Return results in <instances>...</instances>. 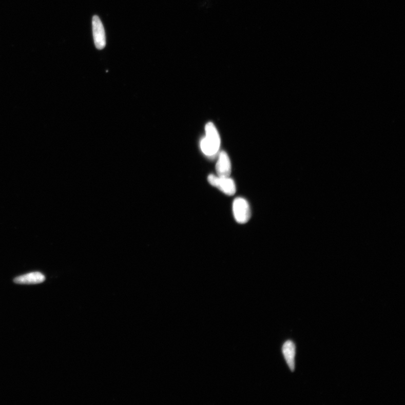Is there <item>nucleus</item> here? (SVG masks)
Returning a JSON list of instances; mask_svg holds the SVG:
<instances>
[{
	"label": "nucleus",
	"instance_id": "1",
	"mask_svg": "<svg viewBox=\"0 0 405 405\" xmlns=\"http://www.w3.org/2000/svg\"><path fill=\"white\" fill-rule=\"evenodd\" d=\"M205 131V137L201 142V149L204 155L212 157L219 150L221 143L220 134L213 122L207 123Z\"/></svg>",
	"mask_w": 405,
	"mask_h": 405
},
{
	"label": "nucleus",
	"instance_id": "2",
	"mask_svg": "<svg viewBox=\"0 0 405 405\" xmlns=\"http://www.w3.org/2000/svg\"><path fill=\"white\" fill-rule=\"evenodd\" d=\"M233 212L235 219L240 224L248 222L251 217L250 205L244 198H237L233 203Z\"/></svg>",
	"mask_w": 405,
	"mask_h": 405
},
{
	"label": "nucleus",
	"instance_id": "3",
	"mask_svg": "<svg viewBox=\"0 0 405 405\" xmlns=\"http://www.w3.org/2000/svg\"><path fill=\"white\" fill-rule=\"evenodd\" d=\"M208 181L211 185L217 187L226 195L232 196L236 192V184L230 177H221L211 174L208 176Z\"/></svg>",
	"mask_w": 405,
	"mask_h": 405
},
{
	"label": "nucleus",
	"instance_id": "4",
	"mask_svg": "<svg viewBox=\"0 0 405 405\" xmlns=\"http://www.w3.org/2000/svg\"><path fill=\"white\" fill-rule=\"evenodd\" d=\"M92 33L95 45L98 50L103 49L106 45V37L103 23L97 15L92 17Z\"/></svg>",
	"mask_w": 405,
	"mask_h": 405
},
{
	"label": "nucleus",
	"instance_id": "5",
	"mask_svg": "<svg viewBox=\"0 0 405 405\" xmlns=\"http://www.w3.org/2000/svg\"><path fill=\"white\" fill-rule=\"evenodd\" d=\"M216 169L217 176L221 177H230L232 164L230 158L225 151H222L220 152L216 163Z\"/></svg>",
	"mask_w": 405,
	"mask_h": 405
},
{
	"label": "nucleus",
	"instance_id": "6",
	"mask_svg": "<svg viewBox=\"0 0 405 405\" xmlns=\"http://www.w3.org/2000/svg\"><path fill=\"white\" fill-rule=\"evenodd\" d=\"M45 280V276L40 272H33L20 276L14 279V282L20 284H36Z\"/></svg>",
	"mask_w": 405,
	"mask_h": 405
},
{
	"label": "nucleus",
	"instance_id": "7",
	"mask_svg": "<svg viewBox=\"0 0 405 405\" xmlns=\"http://www.w3.org/2000/svg\"><path fill=\"white\" fill-rule=\"evenodd\" d=\"M283 353L291 371L294 372L295 369L296 345L291 340H287L283 344Z\"/></svg>",
	"mask_w": 405,
	"mask_h": 405
}]
</instances>
